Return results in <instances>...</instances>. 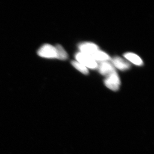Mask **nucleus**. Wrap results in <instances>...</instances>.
Listing matches in <instances>:
<instances>
[{"label":"nucleus","mask_w":154,"mask_h":154,"mask_svg":"<svg viewBox=\"0 0 154 154\" xmlns=\"http://www.w3.org/2000/svg\"><path fill=\"white\" fill-rule=\"evenodd\" d=\"M75 57L77 61L87 68L94 69L98 67V64L97 62L91 56L79 52L76 54Z\"/></svg>","instance_id":"f03ea898"},{"label":"nucleus","mask_w":154,"mask_h":154,"mask_svg":"<svg viewBox=\"0 0 154 154\" xmlns=\"http://www.w3.org/2000/svg\"><path fill=\"white\" fill-rule=\"evenodd\" d=\"M120 83L119 77L116 71L106 76L104 80V84L106 87L114 91H117L119 89Z\"/></svg>","instance_id":"7ed1b4c3"},{"label":"nucleus","mask_w":154,"mask_h":154,"mask_svg":"<svg viewBox=\"0 0 154 154\" xmlns=\"http://www.w3.org/2000/svg\"><path fill=\"white\" fill-rule=\"evenodd\" d=\"M40 57L46 59H57V52L55 46L49 44L42 45L37 51Z\"/></svg>","instance_id":"f257e3e1"},{"label":"nucleus","mask_w":154,"mask_h":154,"mask_svg":"<svg viewBox=\"0 0 154 154\" xmlns=\"http://www.w3.org/2000/svg\"><path fill=\"white\" fill-rule=\"evenodd\" d=\"M97 68H98L99 73L101 75L106 76L116 71L112 63L108 61L100 62L99 64H98Z\"/></svg>","instance_id":"39448f33"},{"label":"nucleus","mask_w":154,"mask_h":154,"mask_svg":"<svg viewBox=\"0 0 154 154\" xmlns=\"http://www.w3.org/2000/svg\"><path fill=\"white\" fill-rule=\"evenodd\" d=\"M91 57L93 58L95 60L100 62L107 61L110 60V56L106 53L99 50L94 54Z\"/></svg>","instance_id":"6e6552de"},{"label":"nucleus","mask_w":154,"mask_h":154,"mask_svg":"<svg viewBox=\"0 0 154 154\" xmlns=\"http://www.w3.org/2000/svg\"><path fill=\"white\" fill-rule=\"evenodd\" d=\"M111 63L113 66L122 71L128 69L131 66L130 64L129 63L119 57H113L111 60Z\"/></svg>","instance_id":"423d86ee"},{"label":"nucleus","mask_w":154,"mask_h":154,"mask_svg":"<svg viewBox=\"0 0 154 154\" xmlns=\"http://www.w3.org/2000/svg\"><path fill=\"white\" fill-rule=\"evenodd\" d=\"M79 48L81 52L91 57L99 50L98 45L92 42H84L79 45Z\"/></svg>","instance_id":"20e7f679"},{"label":"nucleus","mask_w":154,"mask_h":154,"mask_svg":"<svg viewBox=\"0 0 154 154\" xmlns=\"http://www.w3.org/2000/svg\"><path fill=\"white\" fill-rule=\"evenodd\" d=\"M56 48L57 52V59L60 60H65L68 58V54L64 49L63 47L59 44L55 45Z\"/></svg>","instance_id":"1a4fd4ad"},{"label":"nucleus","mask_w":154,"mask_h":154,"mask_svg":"<svg viewBox=\"0 0 154 154\" xmlns=\"http://www.w3.org/2000/svg\"><path fill=\"white\" fill-rule=\"evenodd\" d=\"M124 56L128 60L137 66H142L143 64V61L141 58L137 54L133 53H126Z\"/></svg>","instance_id":"0eeeda50"},{"label":"nucleus","mask_w":154,"mask_h":154,"mask_svg":"<svg viewBox=\"0 0 154 154\" xmlns=\"http://www.w3.org/2000/svg\"><path fill=\"white\" fill-rule=\"evenodd\" d=\"M71 63L72 65L75 68L77 69L82 73L85 75H88L89 74V71L88 68L85 66L80 63L79 62L76 61H72Z\"/></svg>","instance_id":"9d476101"}]
</instances>
